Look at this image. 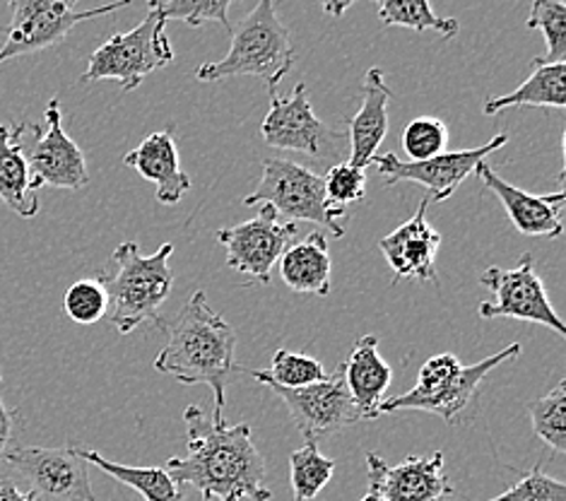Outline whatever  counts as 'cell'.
Wrapping results in <instances>:
<instances>
[{
    "instance_id": "1",
    "label": "cell",
    "mask_w": 566,
    "mask_h": 501,
    "mask_svg": "<svg viewBox=\"0 0 566 501\" xmlns=\"http://www.w3.org/2000/svg\"><path fill=\"white\" fill-rule=\"evenodd\" d=\"M184 425L188 453L169 458L165 468L174 480L191 484L203 501H271L265 460L249 425L218 422L198 405L184 410Z\"/></svg>"
},
{
    "instance_id": "2",
    "label": "cell",
    "mask_w": 566,
    "mask_h": 501,
    "mask_svg": "<svg viewBox=\"0 0 566 501\" xmlns=\"http://www.w3.org/2000/svg\"><path fill=\"white\" fill-rule=\"evenodd\" d=\"M167 335L169 341L157 355L155 369L186 386H210L214 396L212 419L222 422L224 388L241 374L234 362L237 331L208 304L206 292L198 290L167 328Z\"/></svg>"
},
{
    "instance_id": "3",
    "label": "cell",
    "mask_w": 566,
    "mask_h": 501,
    "mask_svg": "<svg viewBox=\"0 0 566 501\" xmlns=\"http://www.w3.org/2000/svg\"><path fill=\"white\" fill-rule=\"evenodd\" d=\"M171 251L174 243H161L153 255H143L136 241H124L114 249V273H102L99 280L109 294L106 316L120 335L143 326L165 328L159 309L165 306L174 288V273L169 268Z\"/></svg>"
},
{
    "instance_id": "4",
    "label": "cell",
    "mask_w": 566,
    "mask_h": 501,
    "mask_svg": "<svg viewBox=\"0 0 566 501\" xmlns=\"http://www.w3.org/2000/svg\"><path fill=\"white\" fill-rule=\"evenodd\" d=\"M227 56L200 65L196 77L200 83H220L229 77H259L271 92L280 90L296 61V51L292 46V36L287 24L277 18L275 0H259L239 24L229 30Z\"/></svg>"
},
{
    "instance_id": "5",
    "label": "cell",
    "mask_w": 566,
    "mask_h": 501,
    "mask_svg": "<svg viewBox=\"0 0 566 501\" xmlns=\"http://www.w3.org/2000/svg\"><path fill=\"white\" fill-rule=\"evenodd\" d=\"M174 61V49L167 39V20L157 8H150L147 18L130 32L114 34L92 53L83 83L114 80L120 92H136L143 80L167 67Z\"/></svg>"
},
{
    "instance_id": "6",
    "label": "cell",
    "mask_w": 566,
    "mask_h": 501,
    "mask_svg": "<svg viewBox=\"0 0 566 501\" xmlns=\"http://www.w3.org/2000/svg\"><path fill=\"white\" fill-rule=\"evenodd\" d=\"M77 3L80 0H8L10 24L6 44L0 46V63L56 46L80 22L112 15L133 6V0H114L94 10H77Z\"/></svg>"
},
{
    "instance_id": "7",
    "label": "cell",
    "mask_w": 566,
    "mask_h": 501,
    "mask_svg": "<svg viewBox=\"0 0 566 501\" xmlns=\"http://www.w3.org/2000/svg\"><path fill=\"white\" fill-rule=\"evenodd\" d=\"M271 206L277 215H290L294 220L326 227L331 234L345 237V227L338 218L345 212L335 210L323 188V176L290 159H265L261 181L255 191L244 198V206Z\"/></svg>"
},
{
    "instance_id": "8",
    "label": "cell",
    "mask_w": 566,
    "mask_h": 501,
    "mask_svg": "<svg viewBox=\"0 0 566 501\" xmlns=\"http://www.w3.org/2000/svg\"><path fill=\"white\" fill-rule=\"evenodd\" d=\"M46 124H15L12 133L30 161L34 181L39 186L65 188V191H85L90 184L87 159L77 143L63 128L61 100L53 97L44 112Z\"/></svg>"
},
{
    "instance_id": "9",
    "label": "cell",
    "mask_w": 566,
    "mask_h": 501,
    "mask_svg": "<svg viewBox=\"0 0 566 501\" xmlns=\"http://www.w3.org/2000/svg\"><path fill=\"white\" fill-rule=\"evenodd\" d=\"M480 284L494 294V302H482L478 306L480 319H514L531 321L555 331L557 335H566L564 321L552 306L545 282L535 270V261L531 253H523L514 268L492 265L480 275Z\"/></svg>"
},
{
    "instance_id": "10",
    "label": "cell",
    "mask_w": 566,
    "mask_h": 501,
    "mask_svg": "<svg viewBox=\"0 0 566 501\" xmlns=\"http://www.w3.org/2000/svg\"><path fill=\"white\" fill-rule=\"evenodd\" d=\"M3 463L32 482L36 501H97L90 484V463L80 458L75 443L61 449L10 446Z\"/></svg>"
},
{
    "instance_id": "11",
    "label": "cell",
    "mask_w": 566,
    "mask_h": 501,
    "mask_svg": "<svg viewBox=\"0 0 566 501\" xmlns=\"http://www.w3.org/2000/svg\"><path fill=\"white\" fill-rule=\"evenodd\" d=\"M509 143L506 133H499L490 143H484L473 150H458V153H441L437 157H429L422 161H402L396 153L374 155L371 165L379 169L386 186H396L402 181L422 184L429 191V200L443 202L449 200L458 186H461L470 174H475L480 161L494 155L499 147Z\"/></svg>"
},
{
    "instance_id": "12",
    "label": "cell",
    "mask_w": 566,
    "mask_h": 501,
    "mask_svg": "<svg viewBox=\"0 0 566 501\" xmlns=\"http://www.w3.org/2000/svg\"><path fill=\"white\" fill-rule=\"evenodd\" d=\"M294 239L296 225L280 222V215L271 206H263L255 218L218 232V243H222L227 253V265L261 284L271 282L273 265L292 247Z\"/></svg>"
},
{
    "instance_id": "13",
    "label": "cell",
    "mask_w": 566,
    "mask_h": 501,
    "mask_svg": "<svg viewBox=\"0 0 566 501\" xmlns=\"http://www.w3.org/2000/svg\"><path fill=\"white\" fill-rule=\"evenodd\" d=\"M275 396L287 405L296 429L306 441H321L338 431L364 422L361 413L349 396L343 364L335 374H328L326 382H318L304 388H280L268 386Z\"/></svg>"
},
{
    "instance_id": "14",
    "label": "cell",
    "mask_w": 566,
    "mask_h": 501,
    "mask_svg": "<svg viewBox=\"0 0 566 501\" xmlns=\"http://www.w3.org/2000/svg\"><path fill=\"white\" fill-rule=\"evenodd\" d=\"M518 355H521V345L518 343L509 345L502 352L484 357L478 364L461 367L449 378V382H443L434 390H429V393L408 390L398 398L384 400L379 408V415L398 413V410H422V413L439 415L443 422L453 427L458 422V417H461L468 410V405L473 403L475 393L480 390L484 378H488L496 367H502V364L514 362Z\"/></svg>"
},
{
    "instance_id": "15",
    "label": "cell",
    "mask_w": 566,
    "mask_h": 501,
    "mask_svg": "<svg viewBox=\"0 0 566 501\" xmlns=\"http://www.w3.org/2000/svg\"><path fill=\"white\" fill-rule=\"evenodd\" d=\"M261 135L275 150L321 157L323 145L338 140L343 133L323 124L308 100L306 85L296 83L290 97H282L280 90L271 92V112L263 118Z\"/></svg>"
},
{
    "instance_id": "16",
    "label": "cell",
    "mask_w": 566,
    "mask_h": 501,
    "mask_svg": "<svg viewBox=\"0 0 566 501\" xmlns=\"http://www.w3.org/2000/svg\"><path fill=\"white\" fill-rule=\"evenodd\" d=\"M369 492L384 501H443L453 494V484L443 472V453L408 456L388 466L381 456H367Z\"/></svg>"
},
{
    "instance_id": "17",
    "label": "cell",
    "mask_w": 566,
    "mask_h": 501,
    "mask_svg": "<svg viewBox=\"0 0 566 501\" xmlns=\"http://www.w3.org/2000/svg\"><path fill=\"white\" fill-rule=\"evenodd\" d=\"M475 174L480 181L490 188L509 215V220L514 222L521 234L525 237H547L557 239L564 232L562 225V212L566 206V194H545V196H533L523 188L504 181L496 169L488 161H480L475 167Z\"/></svg>"
},
{
    "instance_id": "18",
    "label": "cell",
    "mask_w": 566,
    "mask_h": 501,
    "mask_svg": "<svg viewBox=\"0 0 566 501\" xmlns=\"http://www.w3.org/2000/svg\"><path fill=\"white\" fill-rule=\"evenodd\" d=\"M429 198L420 202L412 218L400 225L396 232L379 239V251L394 270V282L398 280H431L439 288L437 278V251L441 234L427 222Z\"/></svg>"
},
{
    "instance_id": "19",
    "label": "cell",
    "mask_w": 566,
    "mask_h": 501,
    "mask_svg": "<svg viewBox=\"0 0 566 501\" xmlns=\"http://www.w3.org/2000/svg\"><path fill=\"white\" fill-rule=\"evenodd\" d=\"M124 165L136 169L143 179L155 184V196L161 206H177L191 191V176L181 167L174 128L147 135L136 150L124 155Z\"/></svg>"
},
{
    "instance_id": "20",
    "label": "cell",
    "mask_w": 566,
    "mask_h": 501,
    "mask_svg": "<svg viewBox=\"0 0 566 501\" xmlns=\"http://www.w3.org/2000/svg\"><path fill=\"white\" fill-rule=\"evenodd\" d=\"M394 92L381 67H369L361 83V106L349 118V165L367 169L388 135V104Z\"/></svg>"
},
{
    "instance_id": "21",
    "label": "cell",
    "mask_w": 566,
    "mask_h": 501,
    "mask_svg": "<svg viewBox=\"0 0 566 501\" xmlns=\"http://www.w3.org/2000/svg\"><path fill=\"white\" fill-rule=\"evenodd\" d=\"M343 374L349 396L361 413V419L379 417L381 403L386 400V390L394 382V369L379 355V337L361 335L353 345L349 357L343 362Z\"/></svg>"
},
{
    "instance_id": "22",
    "label": "cell",
    "mask_w": 566,
    "mask_h": 501,
    "mask_svg": "<svg viewBox=\"0 0 566 501\" xmlns=\"http://www.w3.org/2000/svg\"><path fill=\"white\" fill-rule=\"evenodd\" d=\"M280 278L292 292L300 294H318L326 296L331 292L333 261L328 239L323 232H312L304 241L280 255Z\"/></svg>"
},
{
    "instance_id": "23",
    "label": "cell",
    "mask_w": 566,
    "mask_h": 501,
    "mask_svg": "<svg viewBox=\"0 0 566 501\" xmlns=\"http://www.w3.org/2000/svg\"><path fill=\"white\" fill-rule=\"evenodd\" d=\"M39 191L42 186L34 181L12 126H0V200L20 218L32 220L39 212Z\"/></svg>"
},
{
    "instance_id": "24",
    "label": "cell",
    "mask_w": 566,
    "mask_h": 501,
    "mask_svg": "<svg viewBox=\"0 0 566 501\" xmlns=\"http://www.w3.org/2000/svg\"><path fill=\"white\" fill-rule=\"evenodd\" d=\"M566 104V63H537L533 61V73L525 83L504 97H490L484 102V116H496L509 106H547V109H564Z\"/></svg>"
},
{
    "instance_id": "25",
    "label": "cell",
    "mask_w": 566,
    "mask_h": 501,
    "mask_svg": "<svg viewBox=\"0 0 566 501\" xmlns=\"http://www.w3.org/2000/svg\"><path fill=\"white\" fill-rule=\"evenodd\" d=\"M80 458L87 460L90 466H97L106 476L133 487L147 501H186L181 484L174 480L165 468H133L124 463H112L99 451H90L85 446L75 443Z\"/></svg>"
},
{
    "instance_id": "26",
    "label": "cell",
    "mask_w": 566,
    "mask_h": 501,
    "mask_svg": "<svg viewBox=\"0 0 566 501\" xmlns=\"http://www.w3.org/2000/svg\"><path fill=\"white\" fill-rule=\"evenodd\" d=\"M241 374H249L255 382L265 386L280 388H304L318 382H326L328 372L314 357L302 355V352L277 349L273 355V364L268 369H247L241 367Z\"/></svg>"
},
{
    "instance_id": "27",
    "label": "cell",
    "mask_w": 566,
    "mask_h": 501,
    "mask_svg": "<svg viewBox=\"0 0 566 501\" xmlns=\"http://www.w3.org/2000/svg\"><path fill=\"white\" fill-rule=\"evenodd\" d=\"M379 20L384 27H408L415 32H437L443 39H453L461 32V24L453 18H439L431 10L429 0H376Z\"/></svg>"
},
{
    "instance_id": "28",
    "label": "cell",
    "mask_w": 566,
    "mask_h": 501,
    "mask_svg": "<svg viewBox=\"0 0 566 501\" xmlns=\"http://www.w3.org/2000/svg\"><path fill=\"white\" fill-rule=\"evenodd\" d=\"M335 472V460L318 451L316 441H306L290 456V482L294 501H312Z\"/></svg>"
},
{
    "instance_id": "29",
    "label": "cell",
    "mask_w": 566,
    "mask_h": 501,
    "mask_svg": "<svg viewBox=\"0 0 566 501\" xmlns=\"http://www.w3.org/2000/svg\"><path fill=\"white\" fill-rule=\"evenodd\" d=\"M533 431L552 451H566V382H559L547 396L525 403Z\"/></svg>"
},
{
    "instance_id": "30",
    "label": "cell",
    "mask_w": 566,
    "mask_h": 501,
    "mask_svg": "<svg viewBox=\"0 0 566 501\" xmlns=\"http://www.w3.org/2000/svg\"><path fill=\"white\" fill-rule=\"evenodd\" d=\"M528 30L545 34L547 56H535L537 63H564L566 59V6L564 0H533Z\"/></svg>"
},
{
    "instance_id": "31",
    "label": "cell",
    "mask_w": 566,
    "mask_h": 501,
    "mask_svg": "<svg viewBox=\"0 0 566 501\" xmlns=\"http://www.w3.org/2000/svg\"><path fill=\"white\" fill-rule=\"evenodd\" d=\"M63 311L77 326H94L109 314V294L99 278L73 282L63 294Z\"/></svg>"
},
{
    "instance_id": "32",
    "label": "cell",
    "mask_w": 566,
    "mask_h": 501,
    "mask_svg": "<svg viewBox=\"0 0 566 501\" xmlns=\"http://www.w3.org/2000/svg\"><path fill=\"white\" fill-rule=\"evenodd\" d=\"M449 140V126L441 118L420 116L410 121L406 133H402V150L410 155V161H422L447 153Z\"/></svg>"
},
{
    "instance_id": "33",
    "label": "cell",
    "mask_w": 566,
    "mask_h": 501,
    "mask_svg": "<svg viewBox=\"0 0 566 501\" xmlns=\"http://www.w3.org/2000/svg\"><path fill=\"white\" fill-rule=\"evenodd\" d=\"M234 0H165L159 3V15L169 20L186 22L188 27H203L206 22H218L224 30H232L229 22V8Z\"/></svg>"
},
{
    "instance_id": "34",
    "label": "cell",
    "mask_w": 566,
    "mask_h": 501,
    "mask_svg": "<svg viewBox=\"0 0 566 501\" xmlns=\"http://www.w3.org/2000/svg\"><path fill=\"white\" fill-rule=\"evenodd\" d=\"M323 188H326V198L331 206L347 215V206H353V202H359L367 196V174H364V169L349 165V161H343V165H335L326 174Z\"/></svg>"
},
{
    "instance_id": "35",
    "label": "cell",
    "mask_w": 566,
    "mask_h": 501,
    "mask_svg": "<svg viewBox=\"0 0 566 501\" xmlns=\"http://www.w3.org/2000/svg\"><path fill=\"white\" fill-rule=\"evenodd\" d=\"M518 472V470H516ZM521 480L490 501H566V484L545 476L541 466L518 472Z\"/></svg>"
},
{
    "instance_id": "36",
    "label": "cell",
    "mask_w": 566,
    "mask_h": 501,
    "mask_svg": "<svg viewBox=\"0 0 566 501\" xmlns=\"http://www.w3.org/2000/svg\"><path fill=\"white\" fill-rule=\"evenodd\" d=\"M461 367L463 364L458 362V357L451 355V352H443V355L431 357L422 364V369H420V374H417V384L412 386V390H417V393L434 390L443 382H449V378Z\"/></svg>"
},
{
    "instance_id": "37",
    "label": "cell",
    "mask_w": 566,
    "mask_h": 501,
    "mask_svg": "<svg viewBox=\"0 0 566 501\" xmlns=\"http://www.w3.org/2000/svg\"><path fill=\"white\" fill-rule=\"evenodd\" d=\"M0 386H3V374H0ZM18 425H20V410H10L3 400V393H0V466H3L6 451L10 449Z\"/></svg>"
},
{
    "instance_id": "38",
    "label": "cell",
    "mask_w": 566,
    "mask_h": 501,
    "mask_svg": "<svg viewBox=\"0 0 566 501\" xmlns=\"http://www.w3.org/2000/svg\"><path fill=\"white\" fill-rule=\"evenodd\" d=\"M0 501H36V494L22 492L15 482L0 478Z\"/></svg>"
},
{
    "instance_id": "39",
    "label": "cell",
    "mask_w": 566,
    "mask_h": 501,
    "mask_svg": "<svg viewBox=\"0 0 566 501\" xmlns=\"http://www.w3.org/2000/svg\"><path fill=\"white\" fill-rule=\"evenodd\" d=\"M321 3V8H323V12H326V15H331V18H343L345 12L355 6V0H318Z\"/></svg>"
},
{
    "instance_id": "40",
    "label": "cell",
    "mask_w": 566,
    "mask_h": 501,
    "mask_svg": "<svg viewBox=\"0 0 566 501\" xmlns=\"http://www.w3.org/2000/svg\"><path fill=\"white\" fill-rule=\"evenodd\" d=\"M359 501H384V499H381V497H376L374 492H367V494H364Z\"/></svg>"
},
{
    "instance_id": "41",
    "label": "cell",
    "mask_w": 566,
    "mask_h": 501,
    "mask_svg": "<svg viewBox=\"0 0 566 501\" xmlns=\"http://www.w3.org/2000/svg\"><path fill=\"white\" fill-rule=\"evenodd\" d=\"M145 3H147V8H157L159 3H165V0H145Z\"/></svg>"
}]
</instances>
